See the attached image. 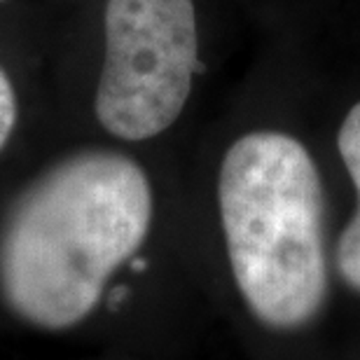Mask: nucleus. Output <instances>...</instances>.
<instances>
[{
	"mask_svg": "<svg viewBox=\"0 0 360 360\" xmlns=\"http://www.w3.org/2000/svg\"><path fill=\"white\" fill-rule=\"evenodd\" d=\"M150 180L131 157L84 150L38 176L0 222V297L28 326L61 333L98 307L146 241Z\"/></svg>",
	"mask_w": 360,
	"mask_h": 360,
	"instance_id": "f257e3e1",
	"label": "nucleus"
},
{
	"mask_svg": "<svg viewBox=\"0 0 360 360\" xmlns=\"http://www.w3.org/2000/svg\"><path fill=\"white\" fill-rule=\"evenodd\" d=\"M14 124H17V98H14L10 77L0 68V150L10 141Z\"/></svg>",
	"mask_w": 360,
	"mask_h": 360,
	"instance_id": "39448f33",
	"label": "nucleus"
},
{
	"mask_svg": "<svg viewBox=\"0 0 360 360\" xmlns=\"http://www.w3.org/2000/svg\"><path fill=\"white\" fill-rule=\"evenodd\" d=\"M199 68L192 0H108L94 112L108 134L146 141L183 112Z\"/></svg>",
	"mask_w": 360,
	"mask_h": 360,
	"instance_id": "7ed1b4c3",
	"label": "nucleus"
},
{
	"mask_svg": "<svg viewBox=\"0 0 360 360\" xmlns=\"http://www.w3.org/2000/svg\"><path fill=\"white\" fill-rule=\"evenodd\" d=\"M227 255L243 302L262 326L295 330L328 290L323 185L309 150L278 131L232 143L218 178Z\"/></svg>",
	"mask_w": 360,
	"mask_h": 360,
	"instance_id": "f03ea898",
	"label": "nucleus"
},
{
	"mask_svg": "<svg viewBox=\"0 0 360 360\" xmlns=\"http://www.w3.org/2000/svg\"><path fill=\"white\" fill-rule=\"evenodd\" d=\"M337 148H340L342 162L354 180L358 194V208L347 229L342 232L340 246H337V269L347 281V285L360 292V103L351 108L344 117L340 134H337Z\"/></svg>",
	"mask_w": 360,
	"mask_h": 360,
	"instance_id": "20e7f679",
	"label": "nucleus"
}]
</instances>
